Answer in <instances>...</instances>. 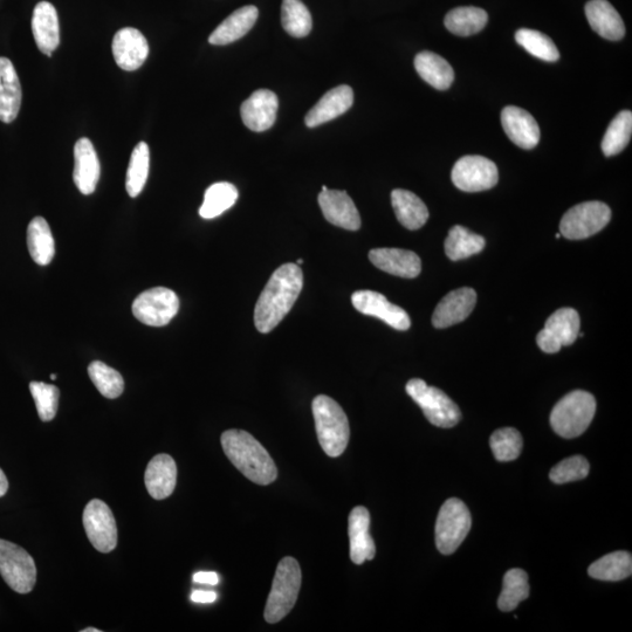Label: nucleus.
Here are the masks:
<instances>
[{
	"mask_svg": "<svg viewBox=\"0 0 632 632\" xmlns=\"http://www.w3.org/2000/svg\"><path fill=\"white\" fill-rule=\"evenodd\" d=\"M302 264H304V260H302V259H299V260H298V263H297V265H298V266H301Z\"/></svg>",
	"mask_w": 632,
	"mask_h": 632,
	"instance_id": "obj_49",
	"label": "nucleus"
},
{
	"mask_svg": "<svg viewBox=\"0 0 632 632\" xmlns=\"http://www.w3.org/2000/svg\"><path fill=\"white\" fill-rule=\"evenodd\" d=\"M555 237H556V239L561 238V233H558V235H556Z\"/></svg>",
	"mask_w": 632,
	"mask_h": 632,
	"instance_id": "obj_51",
	"label": "nucleus"
},
{
	"mask_svg": "<svg viewBox=\"0 0 632 632\" xmlns=\"http://www.w3.org/2000/svg\"><path fill=\"white\" fill-rule=\"evenodd\" d=\"M354 307L364 315L381 319L397 331H408L411 321L407 312L388 301L383 294L374 291H357L353 294Z\"/></svg>",
	"mask_w": 632,
	"mask_h": 632,
	"instance_id": "obj_14",
	"label": "nucleus"
},
{
	"mask_svg": "<svg viewBox=\"0 0 632 632\" xmlns=\"http://www.w3.org/2000/svg\"><path fill=\"white\" fill-rule=\"evenodd\" d=\"M278 108L277 94L269 89H259L243 103L240 114L247 128L261 133L271 129L276 123Z\"/></svg>",
	"mask_w": 632,
	"mask_h": 632,
	"instance_id": "obj_16",
	"label": "nucleus"
},
{
	"mask_svg": "<svg viewBox=\"0 0 632 632\" xmlns=\"http://www.w3.org/2000/svg\"><path fill=\"white\" fill-rule=\"evenodd\" d=\"M328 190V188L326 187V185H324V187H322V191H326Z\"/></svg>",
	"mask_w": 632,
	"mask_h": 632,
	"instance_id": "obj_52",
	"label": "nucleus"
},
{
	"mask_svg": "<svg viewBox=\"0 0 632 632\" xmlns=\"http://www.w3.org/2000/svg\"><path fill=\"white\" fill-rule=\"evenodd\" d=\"M585 10L589 25L599 36L611 41L624 37L623 19L608 0H590Z\"/></svg>",
	"mask_w": 632,
	"mask_h": 632,
	"instance_id": "obj_27",
	"label": "nucleus"
},
{
	"mask_svg": "<svg viewBox=\"0 0 632 632\" xmlns=\"http://www.w3.org/2000/svg\"><path fill=\"white\" fill-rule=\"evenodd\" d=\"M88 375L100 394L109 400L120 397L125 390V381L121 374L106 363L92 362L88 367Z\"/></svg>",
	"mask_w": 632,
	"mask_h": 632,
	"instance_id": "obj_40",
	"label": "nucleus"
},
{
	"mask_svg": "<svg viewBox=\"0 0 632 632\" xmlns=\"http://www.w3.org/2000/svg\"><path fill=\"white\" fill-rule=\"evenodd\" d=\"M258 16L259 10L253 5L244 6V8L233 12L211 33L209 43L216 46L235 43L251 31Z\"/></svg>",
	"mask_w": 632,
	"mask_h": 632,
	"instance_id": "obj_28",
	"label": "nucleus"
},
{
	"mask_svg": "<svg viewBox=\"0 0 632 632\" xmlns=\"http://www.w3.org/2000/svg\"><path fill=\"white\" fill-rule=\"evenodd\" d=\"M391 204L395 215L405 229H421L429 219V210L421 198L414 192L396 189L391 192Z\"/></svg>",
	"mask_w": 632,
	"mask_h": 632,
	"instance_id": "obj_29",
	"label": "nucleus"
},
{
	"mask_svg": "<svg viewBox=\"0 0 632 632\" xmlns=\"http://www.w3.org/2000/svg\"><path fill=\"white\" fill-rule=\"evenodd\" d=\"M82 632H101V630L95 628H87L82 630Z\"/></svg>",
	"mask_w": 632,
	"mask_h": 632,
	"instance_id": "obj_48",
	"label": "nucleus"
},
{
	"mask_svg": "<svg viewBox=\"0 0 632 632\" xmlns=\"http://www.w3.org/2000/svg\"><path fill=\"white\" fill-rule=\"evenodd\" d=\"M222 446L230 462L251 482L265 486L277 479L276 463L249 432L235 429L225 431Z\"/></svg>",
	"mask_w": 632,
	"mask_h": 632,
	"instance_id": "obj_2",
	"label": "nucleus"
},
{
	"mask_svg": "<svg viewBox=\"0 0 632 632\" xmlns=\"http://www.w3.org/2000/svg\"><path fill=\"white\" fill-rule=\"evenodd\" d=\"M370 513L366 507L357 506L349 514L348 534L350 559L355 565L373 560L376 555L375 542L370 537Z\"/></svg>",
	"mask_w": 632,
	"mask_h": 632,
	"instance_id": "obj_19",
	"label": "nucleus"
},
{
	"mask_svg": "<svg viewBox=\"0 0 632 632\" xmlns=\"http://www.w3.org/2000/svg\"><path fill=\"white\" fill-rule=\"evenodd\" d=\"M610 219L611 210L607 204L596 201L577 204L562 217L561 236L570 240L592 237L606 228Z\"/></svg>",
	"mask_w": 632,
	"mask_h": 632,
	"instance_id": "obj_9",
	"label": "nucleus"
},
{
	"mask_svg": "<svg viewBox=\"0 0 632 632\" xmlns=\"http://www.w3.org/2000/svg\"><path fill=\"white\" fill-rule=\"evenodd\" d=\"M100 161L91 140L80 139L74 147L73 180L82 195H92L100 180Z\"/></svg>",
	"mask_w": 632,
	"mask_h": 632,
	"instance_id": "obj_21",
	"label": "nucleus"
},
{
	"mask_svg": "<svg viewBox=\"0 0 632 632\" xmlns=\"http://www.w3.org/2000/svg\"><path fill=\"white\" fill-rule=\"evenodd\" d=\"M415 68L419 77L438 91H446L455 80L452 66L434 52L424 51L417 54Z\"/></svg>",
	"mask_w": 632,
	"mask_h": 632,
	"instance_id": "obj_30",
	"label": "nucleus"
},
{
	"mask_svg": "<svg viewBox=\"0 0 632 632\" xmlns=\"http://www.w3.org/2000/svg\"><path fill=\"white\" fill-rule=\"evenodd\" d=\"M632 133V113L623 111L611 121L606 135L602 140V151L607 157L620 154L631 139Z\"/></svg>",
	"mask_w": 632,
	"mask_h": 632,
	"instance_id": "obj_39",
	"label": "nucleus"
},
{
	"mask_svg": "<svg viewBox=\"0 0 632 632\" xmlns=\"http://www.w3.org/2000/svg\"><path fill=\"white\" fill-rule=\"evenodd\" d=\"M313 416L319 443L326 455L340 457L347 449L350 428L348 417L338 402L326 395L314 398Z\"/></svg>",
	"mask_w": 632,
	"mask_h": 632,
	"instance_id": "obj_3",
	"label": "nucleus"
},
{
	"mask_svg": "<svg viewBox=\"0 0 632 632\" xmlns=\"http://www.w3.org/2000/svg\"><path fill=\"white\" fill-rule=\"evenodd\" d=\"M176 483L177 466L173 457L162 453L150 460L144 473V484L150 497L156 500L169 498L175 491Z\"/></svg>",
	"mask_w": 632,
	"mask_h": 632,
	"instance_id": "obj_25",
	"label": "nucleus"
},
{
	"mask_svg": "<svg viewBox=\"0 0 632 632\" xmlns=\"http://www.w3.org/2000/svg\"><path fill=\"white\" fill-rule=\"evenodd\" d=\"M501 123L510 140L522 149H533L540 141L538 122L525 109L508 106L501 113Z\"/></svg>",
	"mask_w": 632,
	"mask_h": 632,
	"instance_id": "obj_20",
	"label": "nucleus"
},
{
	"mask_svg": "<svg viewBox=\"0 0 632 632\" xmlns=\"http://www.w3.org/2000/svg\"><path fill=\"white\" fill-rule=\"evenodd\" d=\"M452 182L459 190L480 192L496 187L499 173L496 163L483 156H464L452 169Z\"/></svg>",
	"mask_w": 632,
	"mask_h": 632,
	"instance_id": "obj_12",
	"label": "nucleus"
},
{
	"mask_svg": "<svg viewBox=\"0 0 632 632\" xmlns=\"http://www.w3.org/2000/svg\"><path fill=\"white\" fill-rule=\"evenodd\" d=\"M9 490V482L8 478H6L5 473L2 469H0V498L4 497Z\"/></svg>",
	"mask_w": 632,
	"mask_h": 632,
	"instance_id": "obj_47",
	"label": "nucleus"
},
{
	"mask_svg": "<svg viewBox=\"0 0 632 632\" xmlns=\"http://www.w3.org/2000/svg\"><path fill=\"white\" fill-rule=\"evenodd\" d=\"M589 470L590 465L585 457L574 456L555 465L549 473V478L555 484L579 482V480L587 478Z\"/></svg>",
	"mask_w": 632,
	"mask_h": 632,
	"instance_id": "obj_44",
	"label": "nucleus"
},
{
	"mask_svg": "<svg viewBox=\"0 0 632 632\" xmlns=\"http://www.w3.org/2000/svg\"><path fill=\"white\" fill-rule=\"evenodd\" d=\"M530 583H528V575L525 570L511 569L504 576L503 592H501L498 601V607L501 611H512L517 609L522 601L530 596Z\"/></svg>",
	"mask_w": 632,
	"mask_h": 632,
	"instance_id": "obj_36",
	"label": "nucleus"
},
{
	"mask_svg": "<svg viewBox=\"0 0 632 632\" xmlns=\"http://www.w3.org/2000/svg\"><path fill=\"white\" fill-rule=\"evenodd\" d=\"M515 40L528 53L548 63H555L560 59V52L553 40L546 34L535 30L521 29L515 33Z\"/></svg>",
	"mask_w": 632,
	"mask_h": 632,
	"instance_id": "obj_41",
	"label": "nucleus"
},
{
	"mask_svg": "<svg viewBox=\"0 0 632 632\" xmlns=\"http://www.w3.org/2000/svg\"><path fill=\"white\" fill-rule=\"evenodd\" d=\"M489 22L486 11L474 6H463L452 10L446 15L444 23L446 29L459 37H469L485 29Z\"/></svg>",
	"mask_w": 632,
	"mask_h": 632,
	"instance_id": "obj_32",
	"label": "nucleus"
},
{
	"mask_svg": "<svg viewBox=\"0 0 632 632\" xmlns=\"http://www.w3.org/2000/svg\"><path fill=\"white\" fill-rule=\"evenodd\" d=\"M281 24L284 30L294 38H305L312 31L311 12L301 0H283L281 6Z\"/></svg>",
	"mask_w": 632,
	"mask_h": 632,
	"instance_id": "obj_38",
	"label": "nucleus"
},
{
	"mask_svg": "<svg viewBox=\"0 0 632 632\" xmlns=\"http://www.w3.org/2000/svg\"><path fill=\"white\" fill-rule=\"evenodd\" d=\"M150 168V150L146 142H140L130 157L126 177V190L132 198L139 196L146 187Z\"/></svg>",
	"mask_w": 632,
	"mask_h": 632,
	"instance_id": "obj_37",
	"label": "nucleus"
},
{
	"mask_svg": "<svg viewBox=\"0 0 632 632\" xmlns=\"http://www.w3.org/2000/svg\"><path fill=\"white\" fill-rule=\"evenodd\" d=\"M369 259L377 269L396 277L414 279L422 271V261L412 251L375 249L369 252Z\"/></svg>",
	"mask_w": 632,
	"mask_h": 632,
	"instance_id": "obj_24",
	"label": "nucleus"
},
{
	"mask_svg": "<svg viewBox=\"0 0 632 632\" xmlns=\"http://www.w3.org/2000/svg\"><path fill=\"white\" fill-rule=\"evenodd\" d=\"M596 412V400L587 391H572L555 405L551 425L559 436L572 439L579 437L592 424Z\"/></svg>",
	"mask_w": 632,
	"mask_h": 632,
	"instance_id": "obj_4",
	"label": "nucleus"
},
{
	"mask_svg": "<svg viewBox=\"0 0 632 632\" xmlns=\"http://www.w3.org/2000/svg\"><path fill=\"white\" fill-rule=\"evenodd\" d=\"M238 190L235 185L228 182L212 184L205 191L204 202L199 209V216L204 219H214L224 214L236 204Z\"/></svg>",
	"mask_w": 632,
	"mask_h": 632,
	"instance_id": "obj_35",
	"label": "nucleus"
},
{
	"mask_svg": "<svg viewBox=\"0 0 632 632\" xmlns=\"http://www.w3.org/2000/svg\"><path fill=\"white\" fill-rule=\"evenodd\" d=\"M217 594L215 592H208V590H195L191 594V601L195 603H214L217 600Z\"/></svg>",
	"mask_w": 632,
	"mask_h": 632,
	"instance_id": "obj_45",
	"label": "nucleus"
},
{
	"mask_svg": "<svg viewBox=\"0 0 632 632\" xmlns=\"http://www.w3.org/2000/svg\"><path fill=\"white\" fill-rule=\"evenodd\" d=\"M180 309V300L166 287H154L143 292L133 304V314L142 324L150 327L167 326Z\"/></svg>",
	"mask_w": 632,
	"mask_h": 632,
	"instance_id": "obj_10",
	"label": "nucleus"
},
{
	"mask_svg": "<svg viewBox=\"0 0 632 632\" xmlns=\"http://www.w3.org/2000/svg\"><path fill=\"white\" fill-rule=\"evenodd\" d=\"M301 581V568L297 560L287 556L279 562L265 607L267 623H278L291 613L298 601Z\"/></svg>",
	"mask_w": 632,
	"mask_h": 632,
	"instance_id": "obj_5",
	"label": "nucleus"
},
{
	"mask_svg": "<svg viewBox=\"0 0 632 632\" xmlns=\"http://www.w3.org/2000/svg\"><path fill=\"white\" fill-rule=\"evenodd\" d=\"M51 380H53V381H54V380H57V375H54V374H53V375H51Z\"/></svg>",
	"mask_w": 632,
	"mask_h": 632,
	"instance_id": "obj_50",
	"label": "nucleus"
},
{
	"mask_svg": "<svg viewBox=\"0 0 632 632\" xmlns=\"http://www.w3.org/2000/svg\"><path fill=\"white\" fill-rule=\"evenodd\" d=\"M580 315L573 308H561L549 316L537 336L538 346L547 354L558 353L563 346H572L579 338Z\"/></svg>",
	"mask_w": 632,
	"mask_h": 632,
	"instance_id": "obj_13",
	"label": "nucleus"
},
{
	"mask_svg": "<svg viewBox=\"0 0 632 632\" xmlns=\"http://www.w3.org/2000/svg\"><path fill=\"white\" fill-rule=\"evenodd\" d=\"M22 85L12 61L0 58V121L11 123L22 107Z\"/></svg>",
	"mask_w": 632,
	"mask_h": 632,
	"instance_id": "obj_26",
	"label": "nucleus"
},
{
	"mask_svg": "<svg viewBox=\"0 0 632 632\" xmlns=\"http://www.w3.org/2000/svg\"><path fill=\"white\" fill-rule=\"evenodd\" d=\"M476 304V291L470 287L458 288V290L445 295L443 300L439 302L434 315H432V325L438 329L457 325L469 318Z\"/></svg>",
	"mask_w": 632,
	"mask_h": 632,
	"instance_id": "obj_18",
	"label": "nucleus"
},
{
	"mask_svg": "<svg viewBox=\"0 0 632 632\" xmlns=\"http://www.w3.org/2000/svg\"><path fill=\"white\" fill-rule=\"evenodd\" d=\"M472 519L469 508L462 500H446L439 511L436 522V546L444 555L457 551L471 530Z\"/></svg>",
	"mask_w": 632,
	"mask_h": 632,
	"instance_id": "obj_7",
	"label": "nucleus"
},
{
	"mask_svg": "<svg viewBox=\"0 0 632 632\" xmlns=\"http://www.w3.org/2000/svg\"><path fill=\"white\" fill-rule=\"evenodd\" d=\"M30 390L38 415L43 422H50L56 417L59 407L60 391L53 384L31 382Z\"/></svg>",
	"mask_w": 632,
	"mask_h": 632,
	"instance_id": "obj_43",
	"label": "nucleus"
},
{
	"mask_svg": "<svg viewBox=\"0 0 632 632\" xmlns=\"http://www.w3.org/2000/svg\"><path fill=\"white\" fill-rule=\"evenodd\" d=\"M87 538L96 551L111 553L118 546V526L114 514L102 500L93 499L87 504L84 517Z\"/></svg>",
	"mask_w": 632,
	"mask_h": 632,
	"instance_id": "obj_11",
	"label": "nucleus"
},
{
	"mask_svg": "<svg viewBox=\"0 0 632 632\" xmlns=\"http://www.w3.org/2000/svg\"><path fill=\"white\" fill-rule=\"evenodd\" d=\"M112 50L116 65L128 72L139 70L149 56L146 37L133 27L116 32Z\"/></svg>",
	"mask_w": 632,
	"mask_h": 632,
	"instance_id": "obj_15",
	"label": "nucleus"
},
{
	"mask_svg": "<svg viewBox=\"0 0 632 632\" xmlns=\"http://www.w3.org/2000/svg\"><path fill=\"white\" fill-rule=\"evenodd\" d=\"M302 286L304 273L297 264H285L274 271L254 309V325L260 333L272 332L284 320L298 300Z\"/></svg>",
	"mask_w": 632,
	"mask_h": 632,
	"instance_id": "obj_1",
	"label": "nucleus"
},
{
	"mask_svg": "<svg viewBox=\"0 0 632 632\" xmlns=\"http://www.w3.org/2000/svg\"><path fill=\"white\" fill-rule=\"evenodd\" d=\"M27 246L31 257L40 266H46L51 263L56 254V246H54V238L50 225L43 217L32 219L27 228Z\"/></svg>",
	"mask_w": 632,
	"mask_h": 632,
	"instance_id": "obj_31",
	"label": "nucleus"
},
{
	"mask_svg": "<svg viewBox=\"0 0 632 632\" xmlns=\"http://www.w3.org/2000/svg\"><path fill=\"white\" fill-rule=\"evenodd\" d=\"M485 245L482 236L476 235L464 226L456 225L449 231V236L445 240V253L451 260L458 261L482 252Z\"/></svg>",
	"mask_w": 632,
	"mask_h": 632,
	"instance_id": "obj_33",
	"label": "nucleus"
},
{
	"mask_svg": "<svg viewBox=\"0 0 632 632\" xmlns=\"http://www.w3.org/2000/svg\"><path fill=\"white\" fill-rule=\"evenodd\" d=\"M194 581L201 583V585L217 586L219 576L215 572H198L194 575Z\"/></svg>",
	"mask_w": 632,
	"mask_h": 632,
	"instance_id": "obj_46",
	"label": "nucleus"
},
{
	"mask_svg": "<svg viewBox=\"0 0 632 632\" xmlns=\"http://www.w3.org/2000/svg\"><path fill=\"white\" fill-rule=\"evenodd\" d=\"M490 445L499 462H512L520 456L524 442L518 430L504 428L493 432Z\"/></svg>",
	"mask_w": 632,
	"mask_h": 632,
	"instance_id": "obj_42",
	"label": "nucleus"
},
{
	"mask_svg": "<svg viewBox=\"0 0 632 632\" xmlns=\"http://www.w3.org/2000/svg\"><path fill=\"white\" fill-rule=\"evenodd\" d=\"M319 205L327 221L338 228L349 231H357L361 228L359 210L346 191L329 189L321 191Z\"/></svg>",
	"mask_w": 632,
	"mask_h": 632,
	"instance_id": "obj_17",
	"label": "nucleus"
},
{
	"mask_svg": "<svg viewBox=\"0 0 632 632\" xmlns=\"http://www.w3.org/2000/svg\"><path fill=\"white\" fill-rule=\"evenodd\" d=\"M354 92L352 87L342 85L331 89L306 115L305 123L308 128H315L324 123L339 118L352 108Z\"/></svg>",
	"mask_w": 632,
	"mask_h": 632,
	"instance_id": "obj_22",
	"label": "nucleus"
},
{
	"mask_svg": "<svg viewBox=\"0 0 632 632\" xmlns=\"http://www.w3.org/2000/svg\"><path fill=\"white\" fill-rule=\"evenodd\" d=\"M0 575L18 594H29L37 582L32 556L13 542L0 539Z\"/></svg>",
	"mask_w": 632,
	"mask_h": 632,
	"instance_id": "obj_8",
	"label": "nucleus"
},
{
	"mask_svg": "<svg viewBox=\"0 0 632 632\" xmlns=\"http://www.w3.org/2000/svg\"><path fill=\"white\" fill-rule=\"evenodd\" d=\"M32 32L39 51L52 57L60 44V26L58 12L51 3L37 4L33 11Z\"/></svg>",
	"mask_w": 632,
	"mask_h": 632,
	"instance_id": "obj_23",
	"label": "nucleus"
},
{
	"mask_svg": "<svg viewBox=\"0 0 632 632\" xmlns=\"http://www.w3.org/2000/svg\"><path fill=\"white\" fill-rule=\"evenodd\" d=\"M589 576L600 581H622L632 574V556L628 552H614L603 556L588 569Z\"/></svg>",
	"mask_w": 632,
	"mask_h": 632,
	"instance_id": "obj_34",
	"label": "nucleus"
},
{
	"mask_svg": "<svg viewBox=\"0 0 632 632\" xmlns=\"http://www.w3.org/2000/svg\"><path fill=\"white\" fill-rule=\"evenodd\" d=\"M405 389L435 427L453 428L462 418L458 405L441 389L429 387L427 383L419 379L410 380Z\"/></svg>",
	"mask_w": 632,
	"mask_h": 632,
	"instance_id": "obj_6",
	"label": "nucleus"
}]
</instances>
